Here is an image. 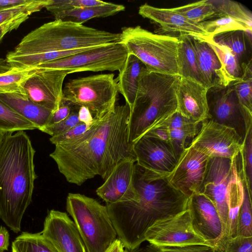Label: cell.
<instances>
[{
  "label": "cell",
  "instance_id": "obj_2",
  "mask_svg": "<svg viewBox=\"0 0 252 252\" xmlns=\"http://www.w3.org/2000/svg\"><path fill=\"white\" fill-rule=\"evenodd\" d=\"M167 175L134 167L135 200L107 204L118 238L126 249L136 248L146 241L147 230L156 222L188 209V197L173 187Z\"/></svg>",
  "mask_w": 252,
  "mask_h": 252
},
{
  "label": "cell",
  "instance_id": "obj_1",
  "mask_svg": "<svg viewBox=\"0 0 252 252\" xmlns=\"http://www.w3.org/2000/svg\"><path fill=\"white\" fill-rule=\"evenodd\" d=\"M130 109L125 103L93 124L83 134L55 145L50 157L71 184L81 186L96 176L105 180L120 161L135 158L129 140Z\"/></svg>",
  "mask_w": 252,
  "mask_h": 252
},
{
  "label": "cell",
  "instance_id": "obj_39",
  "mask_svg": "<svg viewBox=\"0 0 252 252\" xmlns=\"http://www.w3.org/2000/svg\"><path fill=\"white\" fill-rule=\"evenodd\" d=\"M51 0H29L26 3L0 9V25L15 18L40 11Z\"/></svg>",
  "mask_w": 252,
  "mask_h": 252
},
{
  "label": "cell",
  "instance_id": "obj_9",
  "mask_svg": "<svg viewBox=\"0 0 252 252\" xmlns=\"http://www.w3.org/2000/svg\"><path fill=\"white\" fill-rule=\"evenodd\" d=\"M128 51L121 42L94 47L35 66L39 70H60L67 74L84 71H120Z\"/></svg>",
  "mask_w": 252,
  "mask_h": 252
},
{
  "label": "cell",
  "instance_id": "obj_47",
  "mask_svg": "<svg viewBox=\"0 0 252 252\" xmlns=\"http://www.w3.org/2000/svg\"><path fill=\"white\" fill-rule=\"evenodd\" d=\"M74 106V105L63 99L58 109L53 113L47 126L57 124L67 118L71 112Z\"/></svg>",
  "mask_w": 252,
  "mask_h": 252
},
{
  "label": "cell",
  "instance_id": "obj_17",
  "mask_svg": "<svg viewBox=\"0 0 252 252\" xmlns=\"http://www.w3.org/2000/svg\"><path fill=\"white\" fill-rule=\"evenodd\" d=\"M41 232L59 252H87L74 221L66 213L49 211Z\"/></svg>",
  "mask_w": 252,
  "mask_h": 252
},
{
  "label": "cell",
  "instance_id": "obj_23",
  "mask_svg": "<svg viewBox=\"0 0 252 252\" xmlns=\"http://www.w3.org/2000/svg\"><path fill=\"white\" fill-rule=\"evenodd\" d=\"M0 101L42 132L48 126L53 114L51 111L32 101L26 94H0Z\"/></svg>",
  "mask_w": 252,
  "mask_h": 252
},
{
  "label": "cell",
  "instance_id": "obj_34",
  "mask_svg": "<svg viewBox=\"0 0 252 252\" xmlns=\"http://www.w3.org/2000/svg\"><path fill=\"white\" fill-rule=\"evenodd\" d=\"M205 40L219 57L229 81L232 82L239 80L242 75V64L239 59L229 49L216 43L211 38Z\"/></svg>",
  "mask_w": 252,
  "mask_h": 252
},
{
  "label": "cell",
  "instance_id": "obj_4",
  "mask_svg": "<svg viewBox=\"0 0 252 252\" xmlns=\"http://www.w3.org/2000/svg\"><path fill=\"white\" fill-rule=\"evenodd\" d=\"M180 77L147 70L140 79L130 110L129 140L133 145L150 129L178 111Z\"/></svg>",
  "mask_w": 252,
  "mask_h": 252
},
{
  "label": "cell",
  "instance_id": "obj_21",
  "mask_svg": "<svg viewBox=\"0 0 252 252\" xmlns=\"http://www.w3.org/2000/svg\"><path fill=\"white\" fill-rule=\"evenodd\" d=\"M208 89L191 80L180 77L177 90L178 111L184 117L201 123L208 119Z\"/></svg>",
  "mask_w": 252,
  "mask_h": 252
},
{
  "label": "cell",
  "instance_id": "obj_13",
  "mask_svg": "<svg viewBox=\"0 0 252 252\" xmlns=\"http://www.w3.org/2000/svg\"><path fill=\"white\" fill-rule=\"evenodd\" d=\"M145 239L159 247L207 245L194 230L188 209L155 223L146 232Z\"/></svg>",
  "mask_w": 252,
  "mask_h": 252
},
{
  "label": "cell",
  "instance_id": "obj_29",
  "mask_svg": "<svg viewBox=\"0 0 252 252\" xmlns=\"http://www.w3.org/2000/svg\"><path fill=\"white\" fill-rule=\"evenodd\" d=\"M211 39L216 43L229 49L242 65L252 61V32L232 31L216 34Z\"/></svg>",
  "mask_w": 252,
  "mask_h": 252
},
{
  "label": "cell",
  "instance_id": "obj_7",
  "mask_svg": "<svg viewBox=\"0 0 252 252\" xmlns=\"http://www.w3.org/2000/svg\"><path fill=\"white\" fill-rule=\"evenodd\" d=\"M66 209L87 252H105L118 238L106 206L80 193H68Z\"/></svg>",
  "mask_w": 252,
  "mask_h": 252
},
{
  "label": "cell",
  "instance_id": "obj_44",
  "mask_svg": "<svg viewBox=\"0 0 252 252\" xmlns=\"http://www.w3.org/2000/svg\"><path fill=\"white\" fill-rule=\"evenodd\" d=\"M221 252H252V237L237 236L230 238Z\"/></svg>",
  "mask_w": 252,
  "mask_h": 252
},
{
  "label": "cell",
  "instance_id": "obj_24",
  "mask_svg": "<svg viewBox=\"0 0 252 252\" xmlns=\"http://www.w3.org/2000/svg\"><path fill=\"white\" fill-rule=\"evenodd\" d=\"M200 125L201 123L187 119L177 111L155 126H162L167 130L169 136V144L179 156L188 147V141L189 139L191 141L197 135Z\"/></svg>",
  "mask_w": 252,
  "mask_h": 252
},
{
  "label": "cell",
  "instance_id": "obj_26",
  "mask_svg": "<svg viewBox=\"0 0 252 252\" xmlns=\"http://www.w3.org/2000/svg\"><path fill=\"white\" fill-rule=\"evenodd\" d=\"M39 69L35 67H17L6 59L0 58V94L18 93L26 94L27 81Z\"/></svg>",
  "mask_w": 252,
  "mask_h": 252
},
{
  "label": "cell",
  "instance_id": "obj_49",
  "mask_svg": "<svg viewBox=\"0 0 252 252\" xmlns=\"http://www.w3.org/2000/svg\"><path fill=\"white\" fill-rule=\"evenodd\" d=\"M78 117L80 122L86 124L89 127L93 124L94 121L90 111L84 106L79 107Z\"/></svg>",
  "mask_w": 252,
  "mask_h": 252
},
{
  "label": "cell",
  "instance_id": "obj_14",
  "mask_svg": "<svg viewBox=\"0 0 252 252\" xmlns=\"http://www.w3.org/2000/svg\"><path fill=\"white\" fill-rule=\"evenodd\" d=\"M209 158L189 145L179 155L174 168L167 175L169 183L188 198L199 193Z\"/></svg>",
  "mask_w": 252,
  "mask_h": 252
},
{
  "label": "cell",
  "instance_id": "obj_53",
  "mask_svg": "<svg viewBox=\"0 0 252 252\" xmlns=\"http://www.w3.org/2000/svg\"><path fill=\"white\" fill-rule=\"evenodd\" d=\"M29 0H0V9L23 4Z\"/></svg>",
  "mask_w": 252,
  "mask_h": 252
},
{
  "label": "cell",
  "instance_id": "obj_6",
  "mask_svg": "<svg viewBox=\"0 0 252 252\" xmlns=\"http://www.w3.org/2000/svg\"><path fill=\"white\" fill-rule=\"evenodd\" d=\"M120 42L149 72L178 75V37L154 33L139 26L122 29Z\"/></svg>",
  "mask_w": 252,
  "mask_h": 252
},
{
  "label": "cell",
  "instance_id": "obj_16",
  "mask_svg": "<svg viewBox=\"0 0 252 252\" xmlns=\"http://www.w3.org/2000/svg\"><path fill=\"white\" fill-rule=\"evenodd\" d=\"M133 150L138 165L161 174L171 172L179 158L170 144L145 135L133 144Z\"/></svg>",
  "mask_w": 252,
  "mask_h": 252
},
{
  "label": "cell",
  "instance_id": "obj_15",
  "mask_svg": "<svg viewBox=\"0 0 252 252\" xmlns=\"http://www.w3.org/2000/svg\"><path fill=\"white\" fill-rule=\"evenodd\" d=\"M67 75L63 70L39 69L27 81L26 95L35 103L54 113L63 99V86Z\"/></svg>",
  "mask_w": 252,
  "mask_h": 252
},
{
  "label": "cell",
  "instance_id": "obj_43",
  "mask_svg": "<svg viewBox=\"0 0 252 252\" xmlns=\"http://www.w3.org/2000/svg\"><path fill=\"white\" fill-rule=\"evenodd\" d=\"M80 107L74 105L69 116L61 122L46 127L43 132L51 136L63 133L77 125L80 122L78 117V110Z\"/></svg>",
  "mask_w": 252,
  "mask_h": 252
},
{
  "label": "cell",
  "instance_id": "obj_37",
  "mask_svg": "<svg viewBox=\"0 0 252 252\" xmlns=\"http://www.w3.org/2000/svg\"><path fill=\"white\" fill-rule=\"evenodd\" d=\"M241 78L233 84L239 100L242 106L252 113V61L243 64Z\"/></svg>",
  "mask_w": 252,
  "mask_h": 252
},
{
  "label": "cell",
  "instance_id": "obj_35",
  "mask_svg": "<svg viewBox=\"0 0 252 252\" xmlns=\"http://www.w3.org/2000/svg\"><path fill=\"white\" fill-rule=\"evenodd\" d=\"M37 129L23 118L0 101V132H16Z\"/></svg>",
  "mask_w": 252,
  "mask_h": 252
},
{
  "label": "cell",
  "instance_id": "obj_36",
  "mask_svg": "<svg viewBox=\"0 0 252 252\" xmlns=\"http://www.w3.org/2000/svg\"><path fill=\"white\" fill-rule=\"evenodd\" d=\"M188 19L197 23L212 18L215 10L210 0H203L177 7L171 8Z\"/></svg>",
  "mask_w": 252,
  "mask_h": 252
},
{
  "label": "cell",
  "instance_id": "obj_3",
  "mask_svg": "<svg viewBox=\"0 0 252 252\" xmlns=\"http://www.w3.org/2000/svg\"><path fill=\"white\" fill-rule=\"evenodd\" d=\"M35 151L23 130L4 132L0 140V219L14 233L32 201L36 178Z\"/></svg>",
  "mask_w": 252,
  "mask_h": 252
},
{
  "label": "cell",
  "instance_id": "obj_22",
  "mask_svg": "<svg viewBox=\"0 0 252 252\" xmlns=\"http://www.w3.org/2000/svg\"><path fill=\"white\" fill-rule=\"evenodd\" d=\"M198 68L206 88L221 87L231 82L217 55L207 41L191 36Z\"/></svg>",
  "mask_w": 252,
  "mask_h": 252
},
{
  "label": "cell",
  "instance_id": "obj_41",
  "mask_svg": "<svg viewBox=\"0 0 252 252\" xmlns=\"http://www.w3.org/2000/svg\"><path fill=\"white\" fill-rule=\"evenodd\" d=\"M240 156L241 171L247 182L249 190L252 193V120L246 123V130L243 148Z\"/></svg>",
  "mask_w": 252,
  "mask_h": 252
},
{
  "label": "cell",
  "instance_id": "obj_27",
  "mask_svg": "<svg viewBox=\"0 0 252 252\" xmlns=\"http://www.w3.org/2000/svg\"><path fill=\"white\" fill-rule=\"evenodd\" d=\"M178 37L179 40L177 55L178 75L205 87L198 68L191 36L180 34Z\"/></svg>",
  "mask_w": 252,
  "mask_h": 252
},
{
  "label": "cell",
  "instance_id": "obj_19",
  "mask_svg": "<svg viewBox=\"0 0 252 252\" xmlns=\"http://www.w3.org/2000/svg\"><path fill=\"white\" fill-rule=\"evenodd\" d=\"M188 209L194 230L207 245L218 249L222 233V226L214 205L205 196L198 193L189 197Z\"/></svg>",
  "mask_w": 252,
  "mask_h": 252
},
{
  "label": "cell",
  "instance_id": "obj_8",
  "mask_svg": "<svg viewBox=\"0 0 252 252\" xmlns=\"http://www.w3.org/2000/svg\"><path fill=\"white\" fill-rule=\"evenodd\" d=\"M63 93V99L87 107L94 120H100L114 109L119 92L114 74L108 73L70 80Z\"/></svg>",
  "mask_w": 252,
  "mask_h": 252
},
{
  "label": "cell",
  "instance_id": "obj_28",
  "mask_svg": "<svg viewBox=\"0 0 252 252\" xmlns=\"http://www.w3.org/2000/svg\"><path fill=\"white\" fill-rule=\"evenodd\" d=\"M125 10L123 5L107 2L102 5L75 8L53 15L55 20L82 24L91 19L113 16Z\"/></svg>",
  "mask_w": 252,
  "mask_h": 252
},
{
  "label": "cell",
  "instance_id": "obj_48",
  "mask_svg": "<svg viewBox=\"0 0 252 252\" xmlns=\"http://www.w3.org/2000/svg\"><path fill=\"white\" fill-rule=\"evenodd\" d=\"M29 17V15L23 16L11 20L0 25V43L6 33L17 29Z\"/></svg>",
  "mask_w": 252,
  "mask_h": 252
},
{
  "label": "cell",
  "instance_id": "obj_51",
  "mask_svg": "<svg viewBox=\"0 0 252 252\" xmlns=\"http://www.w3.org/2000/svg\"><path fill=\"white\" fill-rule=\"evenodd\" d=\"M125 252H162L160 248L154 244L149 243L148 245L139 246L131 250L125 249Z\"/></svg>",
  "mask_w": 252,
  "mask_h": 252
},
{
  "label": "cell",
  "instance_id": "obj_12",
  "mask_svg": "<svg viewBox=\"0 0 252 252\" xmlns=\"http://www.w3.org/2000/svg\"><path fill=\"white\" fill-rule=\"evenodd\" d=\"M243 142L234 129L206 119L201 123L197 135L189 145L210 158L233 160L242 151Z\"/></svg>",
  "mask_w": 252,
  "mask_h": 252
},
{
  "label": "cell",
  "instance_id": "obj_31",
  "mask_svg": "<svg viewBox=\"0 0 252 252\" xmlns=\"http://www.w3.org/2000/svg\"><path fill=\"white\" fill-rule=\"evenodd\" d=\"M91 48L92 47L65 51L23 55L14 54L10 51L6 54L5 59L9 63L15 66L35 67L41 64L86 50Z\"/></svg>",
  "mask_w": 252,
  "mask_h": 252
},
{
  "label": "cell",
  "instance_id": "obj_33",
  "mask_svg": "<svg viewBox=\"0 0 252 252\" xmlns=\"http://www.w3.org/2000/svg\"><path fill=\"white\" fill-rule=\"evenodd\" d=\"M210 1L215 10L213 18L228 16L242 23L252 30V13L241 4L230 0H210Z\"/></svg>",
  "mask_w": 252,
  "mask_h": 252
},
{
  "label": "cell",
  "instance_id": "obj_11",
  "mask_svg": "<svg viewBox=\"0 0 252 252\" xmlns=\"http://www.w3.org/2000/svg\"><path fill=\"white\" fill-rule=\"evenodd\" d=\"M207 100V119L234 129L244 141L246 122L252 119V113L241 104L233 82L224 87L209 89Z\"/></svg>",
  "mask_w": 252,
  "mask_h": 252
},
{
  "label": "cell",
  "instance_id": "obj_40",
  "mask_svg": "<svg viewBox=\"0 0 252 252\" xmlns=\"http://www.w3.org/2000/svg\"><path fill=\"white\" fill-rule=\"evenodd\" d=\"M200 24L211 38L216 34L227 32L250 30L242 23L224 16L214 17Z\"/></svg>",
  "mask_w": 252,
  "mask_h": 252
},
{
  "label": "cell",
  "instance_id": "obj_54",
  "mask_svg": "<svg viewBox=\"0 0 252 252\" xmlns=\"http://www.w3.org/2000/svg\"><path fill=\"white\" fill-rule=\"evenodd\" d=\"M3 133L4 132H0V140L1 138V137H2V134H3Z\"/></svg>",
  "mask_w": 252,
  "mask_h": 252
},
{
  "label": "cell",
  "instance_id": "obj_10",
  "mask_svg": "<svg viewBox=\"0 0 252 252\" xmlns=\"http://www.w3.org/2000/svg\"><path fill=\"white\" fill-rule=\"evenodd\" d=\"M234 159L210 158L199 191L200 194L205 196L213 203L220 218L222 233L218 249L220 252L229 239L227 194Z\"/></svg>",
  "mask_w": 252,
  "mask_h": 252
},
{
  "label": "cell",
  "instance_id": "obj_52",
  "mask_svg": "<svg viewBox=\"0 0 252 252\" xmlns=\"http://www.w3.org/2000/svg\"><path fill=\"white\" fill-rule=\"evenodd\" d=\"M125 249L123 242L118 238L105 252H125Z\"/></svg>",
  "mask_w": 252,
  "mask_h": 252
},
{
  "label": "cell",
  "instance_id": "obj_45",
  "mask_svg": "<svg viewBox=\"0 0 252 252\" xmlns=\"http://www.w3.org/2000/svg\"><path fill=\"white\" fill-rule=\"evenodd\" d=\"M90 127L86 124L80 122L75 126L57 135L51 136L50 142L55 145L70 140L85 132Z\"/></svg>",
  "mask_w": 252,
  "mask_h": 252
},
{
  "label": "cell",
  "instance_id": "obj_42",
  "mask_svg": "<svg viewBox=\"0 0 252 252\" xmlns=\"http://www.w3.org/2000/svg\"><path fill=\"white\" fill-rule=\"evenodd\" d=\"M106 2L99 0H51L45 8L54 15L75 8L102 5Z\"/></svg>",
  "mask_w": 252,
  "mask_h": 252
},
{
  "label": "cell",
  "instance_id": "obj_38",
  "mask_svg": "<svg viewBox=\"0 0 252 252\" xmlns=\"http://www.w3.org/2000/svg\"><path fill=\"white\" fill-rule=\"evenodd\" d=\"M240 174L244 188L243 199L238 218V236L252 237V193L249 190L246 181Z\"/></svg>",
  "mask_w": 252,
  "mask_h": 252
},
{
  "label": "cell",
  "instance_id": "obj_18",
  "mask_svg": "<svg viewBox=\"0 0 252 252\" xmlns=\"http://www.w3.org/2000/svg\"><path fill=\"white\" fill-rule=\"evenodd\" d=\"M135 158L123 160L113 168L104 183L96 190L107 204L135 200L137 196L134 184Z\"/></svg>",
  "mask_w": 252,
  "mask_h": 252
},
{
  "label": "cell",
  "instance_id": "obj_25",
  "mask_svg": "<svg viewBox=\"0 0 252 252\" xmlns=\"http://www.w3.org/2000/svg\"><path fill=\"white\" fill-rule=\"evenodd\" d=\"M147 70L145 65L137 57L128 54L123 68L116 78L118 92L124 96L130 110L135 100L141 77Z\"/></svg>",
  "mask_w": 252,
  "mask_h": 252
},
{
  "label": "cell",
  "instance_id": "obj_30",
  "mask_svg": "<svg viewBox=\"0 0 252 252\" xmlns=\"http://www.w3.org/2000/svg\"><path fill=\"white\" fill-rule=\"evenodd\" d=\"M237 157L234 160L227 194L229 221L228 239L238 236V213L244 196L242 180L240 170L237 169Z\"/></svg>",
  "mask_w": 252,
  "mask_h": 252
},
{
  "label": "cell",
  "instance_id": "obj_32",
  "mask_svg": "<svg viewBox=\"0 0 252 252\" xmlns=\"http://www.w3.org/2000/svg\"><path fill=\"white\" fill-rule=\"evenodd\" d=\"M11 252H59L41 232H23L12 242Z\"/></svg>",
  "mask_w": 252,
  "mask_h": 252
},
{
  "label": "cell",
  "instance_id": "obj_50",
  "mask_svg": "<svg viewBox=\"0 0 252 252\" xmlns=\"http://www.w3.org/2000/svg\"><path fill=\"white\" fill-rule=\"evenodd\" d=\"M9 245V234L7 229L0 226V252L7 251Z\"/></svg>",
  "mask_w": 252,
  "mask_h": 252
},
{
  "label": "cell",
  "instance_id": "obj_20",
  "mask_svg": "<svg viewBox=\"0 0 252 252\" xmlns=\"http://www.w3.org/2000/svg\"><path fill=\"white\" fill-rule=\"evenodd\" d=\"M138 13L158 24L165 31L204 39L211 38L200 23L188 19L172 8H158L145 3L139 7Z\"/></svg>",
  "mask_w": 252,
  "mask_h": 252
},
{
  "label": "cell",
  "instance_id": "obj_46",
  "mask_svg": "<svg viewBox=\"0 0 252 252\" xmlns=\"http://www.w3.org/2000/svg\"><path fill=\"white\" fill-rule=\"evenodd\" d=\"M160 248L162 252H220L218 249L214 247L202 244Z\"/></svg>",
  "mask_w": 252,
  "mask_h": 252
},
{
  "label": "cell",
  "instance_id": "obj_5",
  "mask_svg": "<svg viewBox=\"0 0 252 252\" xmlns=\"http://www.w3.org/2000/svg\"><path fill=\"white\" fill-rule=\"evenodd\" d=\"M120 39V33L55 20L29 32L11 52L23 55L65 51L119 42Z\"/></svg>",
  "mask_w": 252,
  "mask_h": 252
}]
</instances>
